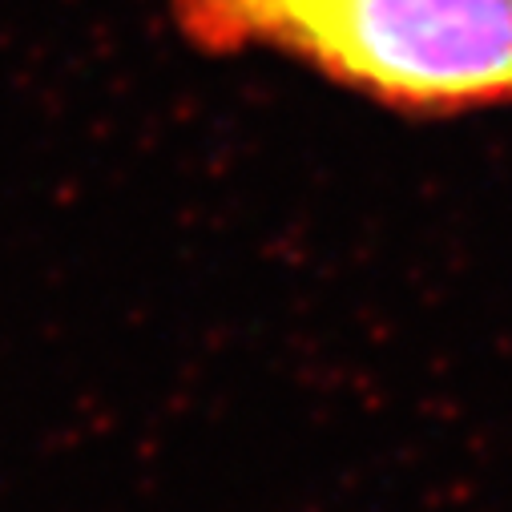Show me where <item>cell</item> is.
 I'll return each instance as SVG.
<instances>
[{"label": "cell", "mask_w": 512, "mask_h": 512, "mask_svg": "<svg viewBox=\"0 0 512 512\" xmlns=\"http://www.w3.org/2000/svg\"><path fill=\"white\" fill-rule=\"evenodd\" d=\"M210 57L275 53L412 117L512 105V0H166Z\"/></svg>", "instance_id": "1"}]
</instances>
